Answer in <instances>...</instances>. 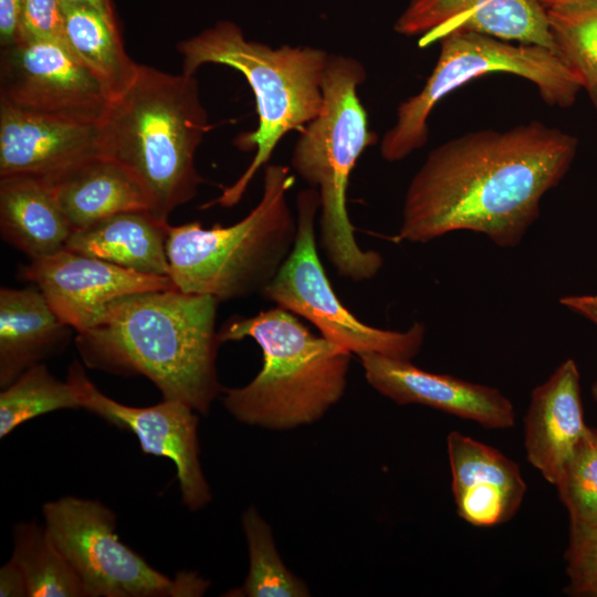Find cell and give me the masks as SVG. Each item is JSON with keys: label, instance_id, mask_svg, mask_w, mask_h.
<instances>
[{"label": "cell", "instance_id": "obj_1", "mask_svg": "<svg viewBox=\"0 0 597 597\" xmlns=\"http://www.w3.org/2000/svg\"><path fill=\"white\" fill-rule=\"evenodd\" d=\"M577 148L575 136L538 121L474 130L437 146L409 182L396 241L425 243L472 231L498 247H516Z\"/></svg>", "mask_w": 597, "mask_h": 597}, {"label": "cell", "instance_id": "obj_20", "mask_svg": "<svg viewBox=\"0 0 597 597\" xmlns=\"http://www.w3.org/2000/svg\"><path fill=\"white\" fill-rule=\"evenodd\" d=\"M169 226L148 210L119 212L74 230L65 248L140 274L169 276Z\"/></svg>", "mask_w": 597, "mask_h": 597}, {"label": "cell", "instance_id": "obj_2", "mask_svg": "<svg viewBox=\"0 0 597 597\" xmlns=\"http://www.w3.org/2000/svg\"><path fill=\"white\" fill-rule=\"evenodd\" d=\"M219 302L172 287L128 294L108 304L95 326L76 333L84 365L143 375L161 392L206 415L222 394L217 370Z\"/></svg>", "mask_w": 597, "mask_h": 597}, {"label": "cell", "instance_id": "obj_6", "mask_svg": "<svg viewBox=\"0 0 597 597\" xmlns=\"http://www.w3.org/2000/svg\"><path fill=\"white\" fill-rule=\"evenodd\" d=\"M365 80L357 59L329 54L322 108L301 129L291 157L296 175L318 190L320 243L326 259L339 276L354 282L371 280L384 264L379 252L357 242L346 205L352 171L363 151L378 140L357 93Z\"/></svg>", "mask_w": 597, "mask_h": 597}, {"label": "cell", "instance_id": "obj_7", "mask_svg": "<svg viewBox=\"0 0 597 597\" xmlns=\"http://www.w3.org/2000/svg\"><path fill=\"white\" fill-rule=\"evenodd\" d=\"M293 184L286 166L268 164L260 201L237 223L169 226L166 250L176 289L218 302L262 294L295 243L297 219L286 198Z\"/></svg>", "mask_w": 597, "mask_h": 597}, {"label": "cell", "instance_id": "obj_26", "mask_svg": "<svg viewBox=\"0 0 597 597\" xmlns=\"http://www.w3.org/2000/svg\"><path fill=\"white\" fill-rule=\"evenodd\" d=\"M82 408L75 387L42 363L31 366L0 394V438L28 420L61 409Z\"/></svg>", "mask_w": 597, "mask_h": 597}, {"label": "cell", "instance_id": "obj_12", "mask_svg": "<svg viewBox=\"0 0 597 597\" xmlns=\"http://www.w3.org/2000/svg\"><path fill=\"white\" fill-rule=\"evenodd\" d=\"M66 379L75 387L82 408L133 432L144 453L174 462L184 505L198 511L210 503L211 491L199 458L198 412L178 400L163 399L149 407L118 402L90 380L77 360L69 367Z\"/></svg>", "mask_w": 597, "mask_h": 597}, {"label": "cell", "instance_id": "obj_10", "mask_svg": "<svg viewBox=\"0 0 597 597\" xmlns=\"http://www.w3.org/2000/svg\"><path fill=\"white\" fill-rule=\"evenodd\" d=\"M42 514L86 597L199 596L209 585L193 574L170 578L155 569L121 541L115 514L96 500L62 496L46 502Z\"/></svg>", "mask_w": 597, "mask_h": 597}, {"label": "cell", "instance_id": "obj_34", "mask_svg": "<svg viewBox=\"0 0 597 597\" xmlns=\"http://www.w3.org/2000/svg\"><path fill=\"white\" fill-rule=\"evenodd\" d=\"M566 590L573 595L597 597V575L570 580Z\"/></svg>", "mask_w": 597, "mask_h": 597}, {"label": "cell", "instance_id": "obj_25", "mask_svg": "<svg viewBox=\"0 0 597 597\" xmlns=\"http://www.w3.org/2000/svg\"><path fill=\"white\" fill-rule=\"evenodd\" d=\"M242 527L249 552V572L243 584L226 596L233 597H306L307 585L281 559L269 524L256 507L242 514Z\"/></svg>", "mask_w": 597, "mask_h": 597}, {"label": "cell", "instance_id": "obj_9", "mask_svg": "<svg viewBox=\"0 0 597 597\" xmlns=\"http://www.w3.org/2000/svg\"><path fill=\"white\" fill-rule=\"evenodd\" d=\"M320 208L317 189L308 187L297 193L294 247L261 295L305 318L323 337L352 354H379L411 360L425 342L422 323H413L406 331L379 328L362 322L336 295L317 251L315 221Z\"/></svg>", "mask_w": 597, "mask_h": 597}, {"label": "cell", "instance_id": "obj_11", "mask_svg": "<svg viewBox=\"0 0 597 597\" xmlns=\"http://www.w3.org/2000/svg\"><path fill=\"white\" fill-rule=\"evenodd\" d=\"M0 102L28 112L101 123L111 101L63 41L21 36L1 48Z\"/></svg>", "mask_w": 597, "mask_h": 597}, {"label": "cell", "instance_id": "obj_28", "mask_svg": "<svg viewBox=\"0 0 597 597\" xmlns=\"http://www.w3.org/2000/svg\"><path fill=\"white\" fill-rule=\"evenodd\" d=\"M570 524L597 525V431L588 428L556 483Z\"/></svg>", "mask_w": 597, "mask_h": 597}, {"label": "cell", "instance_id": "obj_4", "mask_svg": "<svg viewBox=\"0 0 597 597\" xmlns=\"http://www.w3.org/2000/svg\"><path fill=\"white\" fill-rule=\"evenodd\" d=\"M218 336L220 344L252 338L262 350L256 376L221 394L227 411L244 425L269 430L312 425L345 394L352 353L280 306L234 316Z\"/></svg>", "mask_w": 597, "mask_h": 597}, {"label": "cell", "instance_id": "obj_32", "mask_svg": "<svg viewBox=\"0 0 597 597\" xmlns=\"http://www.w3.org/2000/svg\"><path fill=\"white\" fill-rule=\"evenodd\" d=\"M0 596L28 597V586L24 574L12 558L0 568Z\"/></svg>", "mask_w": 597, "mask_h": 597}, {"label": "cell", "instance_id": "obj_31", "mask_svg": "<svg viewBox=\"0 0 597 597\" xmlns=\"http://www.w3.org/2000/svg\"><path fill=\"white\" fill-rule=\"evenodd\" d=\"M23 0H0V44L17 42L21 36Z\"/></svg>", "mask_w": 597, "mask_h": 597}, {"label": "cell", "instance_id": "obj_35", "mask_svg": "<svg viewBox=\"0 0 597 597\" xmlns=\"http://www.w3.org/2000/svg\"><path fill=\"white\" fill-rule=\"evenodd\" d=\"M61 3L67 4H86L100 9L102 11L112 13L111 7L107 0H59Z\"/></svg>", "mask_w": 597, "mask_h": 597}, {"label": "cell", "instance_id": "obj_22", "mask_svg": "<svg viewBox=\"0 0 597 597\" xmlns=\"http://www.w3.org/2000/svg\"><path fill=\"white\" fill-rule=\"evenodd\" d=\"M0 231L4 241L36 259L64 249L74 230L45 181L8 177L0 178Z\"/></svg>", "mask_w": 597, "mask_h": 597}, {"label": "cell", "instance_id": "obj_16", "mask_svg": "<svg viewBox=\"0 0 597 597\" xmlns=\"http://www.w3.org/2000/svg\"><path fill=\"white\" fill-rule=\"evenodd\" d=\"M358 358L366 381L398 405L428 406L486 428L505 429L515 423L512 402L496 388L430 373L411 360L379 354Z\"/></svg>", "mask_w": 597, "mask_h": 597}, {"label": "cell", "instance_id": "obj_8", "mask_svg": "<svg viewBox=\"0 0 597 597\" xmlns=\"http://www.w3.org/2000/svg\"><path fill=\"white\" fill-rule=\"evenodd\" d=\"M437 63L422 88L402 101L395 124L383 135L380 155L395 163L423 147L428 118L436 105L458 87L491 73H510L532 82L549 106H572L582 90L577 74L547 48L512 43L491 35L452 32L439 40Z\"/></svg>", "mask_w": 597, "mask_h": 597}, {"label": "cell", "instance_id": "obj_13", "mask_svg": "<svg viewBox=\"0 0 597 597\" xmlns=\"http://www.w3.org/2000/svg\"><path fill=\"white\" fill-rule=\"evenodd\" d=\"M21 274L76 333L98 324L108 304L118 297L176 287L169 276L140 274L66 248L30 259Z\"/></svg>", "mask_w": 597, "mask_h": 597}, {"label": "cell", "instance_id": "obj_30", "mask_svg": "<svg viewBox=\"0 0 597 597\" xmlns=\"http://www.w3.org/2000/svg\"><path fill=\"white\" fill-rule=\"evenodd\" d=\"M21 36L63 41L61 2L59 0H23Z\"/></svg>", "mask_w": 597, "mask_h": 597}, {"label": "cell", "instance_id": "obj_29", "mask_svg": "<svg viewBox=\"0 0 597 597\" xmlns=\"http://www.w3.org/2000/svg\"><path fill=\"white\" fill-rule=\"evenodd\" d=\"M565 558L570 580L597 575V525L570 524Z\"/></svg>", "mask_w": 597, "mask_h": 597}, {"label": "cell", "instance_id": "obj_27", "mask_svg": "<svg viewBox=\"0 0 597 597\" xmlns=\"http://www.w3.org/2000/svg\"><path fill=\"white\" fill-rule=\"evenodd\" d=\"M557 51L577 74L597 112V0L547 9Z\"/></svg>", "mask_w": 597, "mask_h": 597}, {"label": "cell", "instance_id": "obj_15", "mask_svg": "<svg viewBox=\"0 0 597 597\" xmlns=\"http://www.w3.org/2000/svg\"><path fill=\"white\" fill-rule=\"evenodd\" d=\"M394 30L419 35L420 48L452 32L472 31L558 53L547 10L537 0H410Z\"/></svg>", "mask_w": 597, "mask_h": 597}, {"label": "cell", "instance_id": "obj_21", "mask_svg": "<svg viewBox=\"0 0 597 597\" xmlns=\"http://www.w3.org/2000/svg\"><path fill=\"white\" fill-rule=\"evenodd\" d=\"M46 184L73 230L119 212L149 211L136 179L105 156L93 158Z\"/></svg>", "mask_w": 597, "mask_h": 597}, {"label": "cell", "instance_id": "obj_14", "mask_svg": "<svg viewBox=\"0 0 597 597\" xmlns=\"http://www.w3.org/2000/svg\"><path fill=\"white\" fill-rule=\"evenodd\" d=\"M100 156L101 123L28 112L0 102V178L49 182Z\"/></svg>", "mask_w": 597, "mask_h": 597}, {"label": "cell", "instance_id": "obj_19", "mask_svg": "<svg viewBox=\"0 0 597 597\" xmlns=\"http://www.w3.org/2000/svg\"><path fill=\"white\" fill-rule=\"evenodd\" d=\"M71 327L60 320L35 287L0 290V387L62 352Z\"/></svg>", "mask_w": 597, "mask_h": 597}, {"label": "cell", "instance_id": "obj_24", "mask_svg": "<svg viewBox=\"0 0 597 597\" xmlns=\"http://www.w3.org/2000/svg\"><path fill=\"white\" fill-rule=\"evenodd\" d=\"M12 534L11 558L24 574L28 597H86L76 572L51 540L44 525L18 523Z\"/></svg>", "mask_w": 597, "mask_h": 597}, {"label": "cell", "instance_id": "obj_3", "mask_svg": "<svg viewBox=\"0 0 597 597\" xmlns=\"http://www.w3.org/2000/svg\"><path fill=\"white\" fill-rule=\"evenodd\" d=\"M208 130L195 75L138 64L134 81L109 102L101 122L103 156L136 179L149 211L167 221L202 182L195 155Z\"/></svg>", "mask_w": 597, "mask_h": 597}, {"label": "cell", "instance_id": "obj_5", "mask_svg": "<svg viewBox=\"0 0 597 597\" xmlns=\"http://www.w3.org/2000/svg\"><path fill=\"white\" fill-rule=\"evenodd\" d=\"M182 73L195 75L205 64L234 69L247 78L255 97L258 127L238 136L235 145L254 150L243 174L203 208L237 205L259 169L268 165L279 142L302 129L323 105V78L329 54L313 46L272 48L249 40L240 27L219 21L177 46Z\"/></svg>", "mask_w": 597, "mask_h": 597}, {"label": "cell", "instance_id": "obj_18", "mask_svg": "<svg viewBox=\"0 0 597 597\" xmlns=\"http://www.w3.org/2000/svg\"><path fill=\"white\" fill-rule=\"evenodd\" d=\"M579 379L575 360L563 362L533 389L524 418L527 461L553 485L588 429Z\"/></svg>", "mask_w": 597, "mask_h": 597}, {"label": "cell", "instance_id": "obj_36", "mask_svg": "<svg viewBox=\"0 0 597 597\" xmlns=\"http://www.w3.org/2000/svg\"><path fill=\"white\" fill-rule=\"evenodd\" d=\"M546 10L555 7L577 3L588 0H537Z\"/></svg>", "mask_w": 597, "mask_h": 597}, {"label": "cell", "instance_id": "obj_17", "mask_svg": "<svg viewBox=\"0 0 597 597\" xmlns=\"http://www.w3.org/2000/svg\"><path fill=\"white\" fill-rule=\"evenodd\" d=\"M447 452L459 516L483 527L507 522L526 492L517 464L499 450L457 431L447 437Z\"/></svg>", "mask_w": 597, "mask_h": 597}, {"label": "cell", "instance_id": "obj_33", "mask_svg": "<svg viewBox=\"0 0 597 597\" xmlns=\"http://www.w3.org/2000/svg\"><path fill=\"white\" fill-rule=\"evenodd\" d=\"M559 303L597 326V294L566 295Z\"/></svg>", "mask_w": 597, "mask_h": 597}, {"label": "cell", "instance_id": "obj_37", "mask_svg": "<svg viewBox=\"0 0 597 597\" xmlns=\"http://www.w3.org/2000/svg\"><path fill=\"white\" fill-rule=\"evenodd\" d=\"M591 395H593L594 399L597 401V378H596V380L594 381V384L591 386Z\"/></svg>", "mask_w": 597, "mask_h": 597}, {"label": "cell", "instance_id": "obj_23", "mask_svg": "<svg viewBox=\"0 0 597 597\" xmlns=\"http://www.w3.org/2000/svg\"><path fill=\"white\" fill-rule=\"evenodd\" d=\"M63 41L96 77L109 101L134 81L138 64L126 53L112 13L86 4L61 3Z\"/></svg>", "mask_w": 597, "mask_h": 597}]
</instances>
